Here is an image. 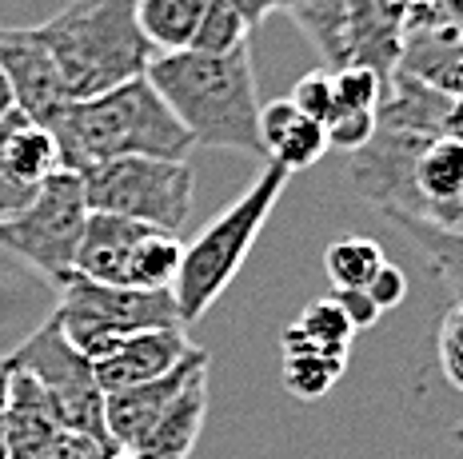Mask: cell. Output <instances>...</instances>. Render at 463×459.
I'll list each match as a JSON object with an SVG mask.
<instances>
[{"label":"cell","mask_w":463,"mask_h":459,"mask_svg":"<svg viewBox=\"0 0 463 459\" xmlns=\"http://www.w3.org/2000/svg\"><path fill=\"white\" fill-rule=\"evenodd\" d=\"M84 220H89V200H84L80 172L61 168L44 180V188L21 216L0 220V248L36 267L44 280L61 284L76 272Z\"/></svg>","instance_id":"cell-7"},{"label":"cell","mask_w":463,"mask_h":459,"mask_svg":"<svg viewBox=\"0 0 463 459\" xmlns=\"http://www.w3.org/2000/svg\"><path fill=\"white\" fill-rule=\"evenodd\" d=\"M260 148H264V164H276L292 176L324 160L332 145H327L324 124H316L288 97H279L260 104Z\"/></svg>","instance_id":"cell-14"},{"label":"cell","mask_w":463,"mask_h":459,"mask_svg":"<svg viewBox=\"0 0 463 459\" xmlns=\"http://www.w3.org/2000/svg\"><path fill=\"white\" fill-rule=\"evenodd\" d=\"M380 267H383V252L368 236H335L324 252V272L332 280V292L368 288Z\"/></svg>","instance_id":"cell-21"},{"label":"cell","mask_w":463,"mask_h":459,"mask_svg":"<svg viewBox=\"0 0 463 459\" xmlns=\"http://www.w3.org/2000/svg\"><path fill=\"white\" fill-rule=\"evenodd\" d=\"M436 5V16L443 28H456V33H463V0H431Z\"/></svg>","instance_id":"cell-33"},{"label":"cell","mask_w":463,"mask_h":459,"mask_svg":"<svg viewBox=\"0 0 463 459\" xmlns=\"http://www.w3.org/2000/svg\"><path fill=\"white\" fill-rule=\"evenodd\" d=\"M0 76L13 89L16 108L41 124H48L69 104V92H64V80L56 72V61L36 41L33 28L0 24Z\"/></svg>","instance_id":"cell-11"},{"label":"cell","mask_w":463,"mask_h":459,"mask_svg":"<svg viewBox=\"0 0 463 459\" xmlns=\"http://www.w3.org/2000/svg\"><path fill=\"white\" fill-rule=\"evenodd\" d=\"M347 356L327 351L316 340H307L300 328H284V388L296 399H320L327 388L344 376Z\"/></svg>","instance_id":"cell-16"},{"label":"cell","mask_w":463,"mask_h":459,"mask_svg":"<svg viewBox=\"0 0 463 459\" xmlns=\"http://www.w3.org/2000/svg\"><path fill=\"white\" fill-rule=\"evenodd\" d=\"M33 33L56 61L69 100H92L137 80L156 56L137 21V0H72Z\"/></svg>","instance_id":"cell-3"},{"label":"cell","mask_w":463,"mask_h":459,"mask_svg":"<svg viewBox=\"0 0 463 459\" xmlns=\"http://www.w3.org/2000/svg\"><path fill=\"white\" fill-rule=\"evenodd\" d=\"M443 136L463 140V92L448 100V117H443Z\"/></svg>","instance_id":"cell-34"},{"label":"cell","mask_w":463,"mask_h":459,"mask_svg":"<svg viewBox=\"0 0 463 459\" xmlns=\"http://www.w3.org/2000/svg\"><path fill=\"white\" fill-rule=\"evenodd\" d=\"M208 0H137V21L156 52H184L200 28Z\"/></svg>","instance_id":"cell-18"},{"label":"cell","mask_w":463,"mask_h":459,"mask_svg":"<svg viewBox=\"0 0 463 459\" xmlns=\"http://www.w3.org/2000/svg\"><path fill=\"white\" fill-rule=\"evenodd\" d=\"M288 13L300 33L324 56V69L347 64V0H288Z\"/></svg>","instance_id":"cell-20"},{"label":"cell","mask_w":463,"mask_h":459,"mask_svg":"<svg viewBox=\"0 0 463 459\" xmlns=\"http://www.w3.org/2000/svg\"><path fill=\"white\" fill-rule=\"evenodd\" d=\"M0 376H5V360H0Z\"/></svg>","instance_id":"cell-37"},{"label":"cell","mask_w":463,"mask_h":459,"mask_svg":"<svg viewBox=\"0 0 463 459\" xmlns=\"http://www.w3.org/2000/svg\"><path fill=\"white\" fill-rule=\"evenodd\" d=\"M296 328H300L307 340L320 343V348L340 351V356H352V336H355V328L347 323L344 308L332 300V295H320V300L307 304V308L300 312V320H296Z\"/></svg>","instance_id":"cell-24"},{"label":"cell","mask_w":463,"mask_h":459,"mask_svg":"<svg viewBox=\"0 0 463 459\" xmlns=\"http://www.w3.org/2000/svg\"><path fill=\"white\" fill-rule=\"evenodd\" d=\"M204 416H208V371L196 376L184 391H180V399L164 411L160 424L144 436V444L137 447V452L188 459L192 447H196V439H200V427H204Z\"/></svg>","instance_id":"cell-17"},{"label":"cell","mask_w":463,"mask_h":459,"mask_svg":"<svg viewBox=\"0 0 463 459\" xmlns=\"http://www.w3.org/2000/svg\"><path fill=\"white\" fill-rule=\"evenodd\" d=\"M436 360H439L443 379H448L456 391H463V300L451 304V312L439 320Z\"/></svg>","instance_id":"cell-27"},{"label":"cell","mask_w":463,"mask_h":459,"mask_svg":"<svg viewBox=\"0 0 463 459\" xmlns=\"http://www.w3.org/2000/svg\"><path fill=\"white\" fill-rule=\"evenodd\" d=\"M5 388H8V363L0 376V459H8V439H5Z\"/></svg>","instance_id":"cell-35"},{"label":"cell","mask_w":463,"mask_h":459,"mask_svg":"<svg viewBox=\"0 0 463 459\" xmlns=\"http://www.w3.org/2000/svg\"><path fill=\"white\" fill-rule=\"evenodd\" d=\"M61 304H56V323H61L64 340L80 351L84 360L112 356L128 336L152 328H184L176 312V295L172 292H137V288H116L89 276L72 272L69 280L56 284Z\"/></svg>","instance_id":"cell-5"},{"label":"cell","mask_w":463,"mask_h":459,"mask_svg":"<svg viewBox=\"0 0 463 459\" xmlns=\"http://www.w3.org/2000/svg\"><path fill=\"white\" fill-rule=\"evenodd\" d=\"M364 292L372 295V304H375L380 312H392V308H400V304L408 300V276H403L400 264L383 260V267L372 276V284H368Z\"/></svg>","instance_id":"cell-29"},{"label":"cell","mask_w":463,"mask_h":459,"mask_svg":"<svg viewBox=\"0 0 463 459\" xmlns=\"http://www.w3.org/2000/svg\"><path fill=\"white\" fill-rule=\"evenodd\" d=\"M48 132L61 148V168L69 172H89L120 156L188 160L196 148L148 76H137L92 100H69L48 120Z\"/></svg>","instance_id":"cell-2"},{"label":"cell","mask_w":463,"mask_h":459,"mask_svg":"<svg viewBox=\"0 0 463 459\" xmlns=\"http://www.w3.org/2000/svg\"><path fill=\"white\" fill-rule=\"evenodd\" d=\"M332 84H335V112H375L380 100L388 97V80L380 72L364 69V64L332 69Z\"/></svg>","instance_id":"cell-25"},{"label":"cell","mask_w":463,"mask_h":459,"mask_svg":"<svg viewBox=\"0 0 463 459\" xmlns=\"http://www.w3.org/2000/svg\"><path fill=\"white\" fill-rule=\"evenodd\" d=\"M8 360L41 379V388L52 396V404H56V411H61V419H64L69 432L92 436V439H100V444L112 447L109 424H104V391H100V384H96L92 360H84L80 351L64 340L56 315H48L41 328H36Z\"/></svg>","instance_id":"cell-8"},{"label":"cell","mask_w":463,"mask_h":459,"mask_svg":"<svg viewBox=\"0 0 463 459\" xmlns=\"http://www.w3.org/2000/svg\"><path fill=\"white\" fill-rule=\"evenodd\" d=\"M240 16H244L248 28H260L272 13H288V0H228Z\"/></svg>","instance_id":"cell-32"},{"label":"cell","mask_w":463,"mask_h":459,"mask_svg":"<svg viewBox=\"0 0 463 459\" xmlns=\"http://www.w3.org/2000/svg\"><path fill=\"white\" fill-rule=\"evenodd\" d=\"M144 76L196 148L264 156L260 148V84L248 44L224 56L192 49L156 52Z\"/></svg>","instance_id":"cell-1"},{"label":"cell","mask_w":463,"mask_h":459,"mask_svg":"<svg viewBox=\"0 0 463 459\" xmlns=\"http://www.w3.org/2000/svg\"><path fill=\"white\" fill-rule=\"evenodd\" d=\"M116 459H176V455H156V452H124Z\"/></svg>","instance_id":"cell-36"},{"label":"cell","mask_w":463,"mask_h":459,"mask_svg":"<svg viewBox=\"0 0 463 459\" xmlns=\"http://www.w3.org/2000/svg\"><path fill=\"white\" fill-rule=\"evenodd\" d=\"M324 132H327V145L344 148L352 156V152H360L375 136V112H335Z\"/></svg>","instance_id":"cell-28"},{"label":"cell","mask_w":463,"mask_h":459,"mask_svg":"<svg viewBox=\"0 0 463 459\" xmlns=\"http://www.w3.org/2000/svg\"><path fill=\"white\" fill-rule=\"evenodd\" d=\"M284 188H288V172L276 164H264V172L248 184V192L240 200H232L196 240L184 244L180 276H176V284H172L176 312H180L184 328H192V323L232 288L236 272L244 267L248 252H252L256 236L264 232L276 200L284 196Z\"/></svg>","instance_id":"cell-4"},{"label":"cell","mask_w":463,"mask_h":459,"mask_svg":"<svg viewBox=\"0 0 463 459\" xmlns=\"http://www.w3.org/2000/svg\"><path fill=\"white\" fill-rule=\"evenodd\" d=\"M180 260H184V244H180V236L152 228V232L132 248L128 267H124V288L172 292V284H176V276H180Z\"/></svg>","instance_id":"cell-19"},{"label":"cell","mask_w":463,"mask_h":459,"mask_svg":"<svg viewBox=\"0 0 463 459\" xmlns=\"http://www.w3.org/2000/svg\"><path fill=\"white\" fill-rule=\"evenodd\" d=\"M192 351L188 328H152V332H137L112 351V356L96 360V384H100L104 396H116V391H128L137 384H148V379H160L164 371H172L180 360Z\"/></svg>","instance_id":"cell-13"},{"label":"cell","mask_w":463,"mask_h":459,"mask_svg":"<svg viewBox=\"0 0 463 459\" xmlns=\"http://www.w3.org/2000/svg\"><path fill=\"white\" fill-rule=\"evenodd\" d=\"M296 104V108L304 112V117H312L316 124H332L335 117V84H332V69H312L304 72L300 80H296L292 97H288Z\"/></svg>","instance_id":"cell-26"},{"label":"cell","mask_w":463,"mask_h":459,"mask_svg":"<svg viewBox=\"0 0 463 459\" xmlns=\"http://www.w3.org/2000/svg\"><path fill=\"white\" fill-rule=\"evenodd\" d=\"M52 172H61V148L48 124L21 108L0 117V220L21 216Z\"/></svg>","instance_id":"cell-9"},{"label":"cell","mask_w":463,"mask_h":459,"mask_svg":"<svg viewBox=\"0 0 463 459\" xmlns=\"http://www.w3.org/2000/svg\"><path fill=\"white\" fill-rule=\"evenodd\" d=\"M212 356L204 348H192L184 360L172 371H164L160 379H148V384H137L128 391H116V396H104V424H109V439L116 452H137L144 444V436L160 424V416L180 399L196 376L208 371Z\"/></svg>","instance_id":"cell-10"},{"label":"cell","mask_w":463,"mask_h":459,"mask_svg":"<svg viewBox=\"0 0 463 459\" xmlns=\"http://www.w3.org/2000/svg\"><path fill=\"white\" fill-rule=\"evenodd\" d=\"M148 232H152V224H140V220L116 216V212H89L80 248H76V272L89 276V280L124 288L128 256Z\"/></svg>","instance_id":"cell-15"},{"label":"cell","mask_w":463,"mask_h":459,"mask_svg":"<svg viewBox=\"0 0 463 459\" xmlns=\"http://www.w3.org/2000/svg\"><path fill=\"white\" fill-rule=\"evenodd\" d=\"M332 300L344 308V315H347V323H352L355 332H364V328H372L375 320H380V308L372 304V295L364 292V288H352V292H332Z\"/></svg>","instance_id":"cell-31"},{"label":"cell","mask_w":463,"mask_h":459,"mask_svg":"<svg viewBox=\"0 0 463 459\" xmlns=\"http://www.w3.org/2000/svg\"><path fill=\"white\" fill-rule=\"evenodd\" d=\"M89 212H116L180 236L196 200V172L188 160L120 156L80 172Z\"/></svg>","instance_id":"cell-6"},{"label":"cell","mask_w":463,"mask_h":459,"mask_svg":"<svg viewBox=\"0 0 463 459\" xmlns=\"http://www.w3.org/2000/svg\"><path fill=\"white\" fill-rule=\"evenodd\" d=\"M252 28L244 24V16L228 5V0H208L204 16H200V28L192 36V52H212V56H224L236 52L248 44Z\"/></svg>","instance_id":"cell-23"},{"label":"cell","mask_w":463,"mask_h":459,"mask_svg":"<svg viewBox=\"0 0 463 459\" xmlns=\"http://www.w3.org/2000/svg\"><path fill=\"white\" fill-rule=\"evenodd\" d=\"M8 363V388H5V439H8V459H44L69 432L56 411L52 396L41 388L33 371Z\"/></svg>","instance_id":"cell-12"},{"label":"cell","mask_w":463,"mask_h":459,"mask_svg":"<svg viewBox=\"0 0 463 459\" xmlns=\"http://www.w3.org/2000/svg\"><path fill=\"white\" fill-rule=\"evenodd\" d=\"M44 459H116V452H112L109 444H100V439H92V436L64 432L61 444H56Z\"/></svg>","instance_id":"cell-30"},{"label":"cell","mask_w":463,"mask_h":459,"mask_svg":"<svg viewBox=\"0 0 463 459\" xmlns=\"http://www.w3.org/2000/svg\"><path fill=\"white\" fill-rule=\"evenodd\" d=\"M400 228L420 244L423 264L431 267V276L456 300H463V232H439V228H423V224H400Z\"/></svg>","instance_id":"cell-22"}]
</instances>
